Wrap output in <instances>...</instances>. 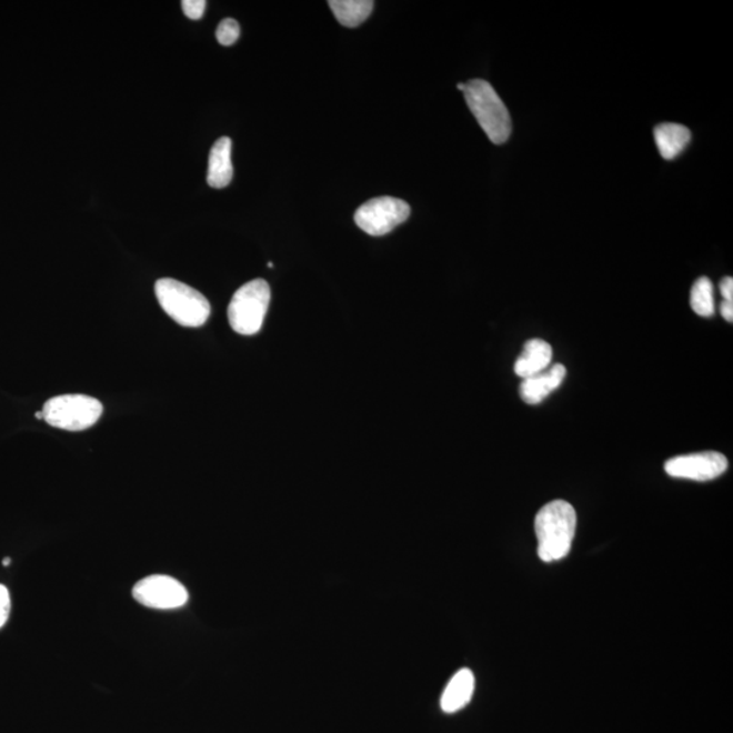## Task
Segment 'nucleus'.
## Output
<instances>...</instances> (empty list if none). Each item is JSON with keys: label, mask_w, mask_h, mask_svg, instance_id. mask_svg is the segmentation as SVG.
I'll list each match as a JSON object with an SVG mask.
<instances>
[{"label": "nucleus", "mask_w": 733, "mask_h": 733, "mask_svg": "<svg viewBox=\"0 0 733 733\" xmlns=\"http://www.w3.org/2000/svg\"><path fill=\"white\" fill-rule=\"evenodd\" d=\"M576 511L564 500H554L542 506L535 518L538 555L545 562L559 561L571 552L576 534Z\"/></svg>", "instance_id": "f257e3e1"}, {"label": "nucleus", "mask_w": 733, "mask_h": 733, "mask_svg": "<svg viewBox=\"0 0 733 733\" xmlns=\"http://www.w3.org/2000/svg\"><path fill=\"white\" fill-rule=\"evenodd\" d=\"M463 94L469 109L491 142L505 143L512 132L511 116L492 84L482 79H473L466 83Z\"/></svg>", "instance_id": "f03ea898"}, {"label": "nucleus", "mask_w": 733, "mask_h": 733, "mask_svg": "<svg viewBox=\"0 0 733 733\" xmlns=\"http://www.w3.org/2000/svg\"><path fill=\"white\" fill-rule=\"evenodd\" d=\"M155 295L164 313L181 327H203L211 315V304L203 293L179 280L169 278L158 280Z\"/></svg>", "instance_id": "7ed1b4c3"}, {"label": "nucleus", "mask_w": 733, "mask_h": 733, "mask_svg": "<svg viewBox=\"0 0 733 733\" xmlns=\"http://www.w3.org/2000/svg\"><path fill=\"white\" fill-rule=\"evenodd\" d=\"M271 303V289L265 280L255 279L241 287L229 304V322L235 333L253 335L260 332Z\"/></svg>", "instance_id": "20e7f679"}, {"label": "nucleus", "mask_w": 733, "mask_h": 733, "mask_svg": "<svg viewBox=\"0 0 733 733\" xmlns=\"http://www.w3.org/2000/svg\"><path fill=\"white\" fill-rule=\"evenodd\" d=\"M42 414L49 425L64 431H84L100 420L103 406L93 396L66 394L46 402Z\"/></svg>", "instance_id": "39448f33"}, {"label": "nucleus", "mask_w": 733, "mask_h": 733, "mask_svg": "<svg viewBox=\"0 0 733 733\" xmlns=\"http://www.w3.org/2000/svg\"><path fill=\"white\" fill-rule=\"evenodd\" d=\"M411 217V207L401 199L376 198L366 201L354 212L358 228L372 237L389 234Z\"/></svg>", "instance_id": "423d86ee"}, {"label": "nucleus", "mask_w": 733, "mask_h": 733, "mask_svg": "<svg viewBox=\"0 0 733 733\" xmlns=\"http://www.w3.org/2000/svg\"><path fill=\"white\" fill-rule=\"evenodd\" d=\"M134 601L145 608L157 610H173L187 604L189 594L179 580L164 574H152L134 584L132 590Z\"/></svg>", "instance_id": "0eeeda50"}, {"label": "nucleus", "mask_w": 733, "mask_h": 733, "mask_svg": "<svg viewBox=\"0 0 733 733\" xmlns=\"http://www.w3.org/2000/svg\"><path fill=\"white\" fill-rule=\"evenodd\" d=\"M726 469H729V461L716 451L675 456L664 464L665 473L674 479L700 482L716 480L726 472Z\"/></svg>", "instance_id": "6e6552de"}, {"label": "nucleus", "mask_w": 733, "mask_h": 733, "mask_svg": "<svg viewBox=\"0 0 733 733\" xmlns=\"http://www.w3.org/2000/svg\"><path fill=\"white\" fill-rule=\"evenodd\" d=\"M566 376V369L562 364L550 365L540 374L525 378L521 384V396L529 405H538L554 390L561 386Z\"/></svg>", "instance_id": "1a4fd4ad"}, {"label": "nucleus", "mask_w": 733, "mask_h": 733, "mask_svg": "<svg viewBox=\"0 0 733 733\" xmlns=\"http://www.w3.org/2000/svg\"><path fill=\"white\" fill-rule=\"evenodd\" d=\"M553 348L549 342L534 339L525 342L521 357L515 363V374L525 379L545 371L552 365Z\"/></svg>", "instance_id": "9d476101"}, {"label": "nucleus", "mask_w": 733, "mask_h": 733, "mask_svg": "<svg viewBox=\"0 0 733 733\" xmlns=\"http://www.w3.org/2000/svg\"><path fill=\"white\" fill-rule=\"evenodd\" d=\"M231 139L220 138L212 145L210 161H208V185L215 189H223L229 185L234 175V168L231 163Z\"/></svg>", "instance_id": "9b49d317"}, {"label": "nucleus", "mask_w": 733, "mask_h": 733, "mask_svg": "<svg viewBox=\"0 0 733 733\" xmlns=\"http://www.w3.org/2000/svg\"><path fill=\"white\" fill-rule=\"evenodd\" d=\"M474 675L473 672L463 669L458 671L444 689L440 706L445 713H455L466 706L472 700L474 693Z\"/></svg>", "instance_id": "f8f14e48"}, {"label": "nucleus", "mask_w": 733, "mask_h": 733, "mask_svg": "<svg viewBox=\"0 0 733 733\" xmlns=\"http://www.w3.org/2000/svg\"><path fill=\"white\" fill-rule=\"evenodd\" d=\"M690 139H692V132L681 124L665 122V124L655 128V142L660 155L667 159V161L682 154L690 143Z\"/></svg>", "instance_id": "ddd939ff"}, {"label": "nucleus", "mask_w": 733, "mask_h": 733, "mask_svg": "<svg viewBox=\"0 0 733 733\" xmlns=\"http://www.w3.org/2000/svg\"><path fill=\"white\" fill-rule=\"evenodd\" d=\"M329 6L338 21L347 28L359 27L374 10L371 0H330Z\"/></svg>", "instance_id": "4468645a"}, {"label": "nucleus", "mask_w": 733, "mask_h": 733, "mask_svg": "<svg viewBox=\"0 0 733 733\" xmlns=\"http://www.w3.org/2000/svg\"><path fill=\"white\" fill-rule=\"evenodd\" d=\"M690 304L695 314L700 317H712L716 304H714V291L712 281L707 278H700L695 281L692 295H690Z\"/></svg>", "instance_id": "2eb2a0df"}, {"label": "nucleus", "mask_w": 733, "mask_h": 733, "mask_svg": "<svg viewBox=\"0 0 733 733\" xmlns=\"http://www.w3.org/2000/svg\"><path fill=\"white\" fill-rule=\"evenodd\" d=\"M241 28L240 23L232 18H225L222 22L219 23L217 29V39L219 44L224 47H230L240 39Z\"/></svg>", "instance_id": "dca6fc26"}, {"label": "nucleus", "mask_w": 733, "mask_h": 733, "mask_svg": "<svg viewBox=\"0 0 733 733\" xmlns=\"http://www.w3.org/2000/svg\"><path fill=\"white\" fill-rule=\"evenodd\" d=\"M181 6L188 18L198 21L204 14L207 2L205 0H182Z\"/></svg>", "instance_id": "f3484780"}, {"label": "nucleus", "mask_w": 733, "mask_h": 733, "mask_svg": "<svg viewBox=\"0 0 733 733\" xmlns=\"http://www.w3.org/2000/svg\"><path fill=\"white\" fill-rule=\"evenodd\" d=\"M11 609L10 592L3 584H0V629L6 625L9 620Z\"/></svg>", "instance_id": "a211bd4d"}, {"label": "nucleus", "mask_w": 733, "mask_h": 733, "mask_svg": "<svg viewBox=\"0 0 733 733\" xmlns=\"http://www.w3.org/2000/svg\"><path fill=\"white\" fill-rule=\"evenodd\" d=\"M721 295L724 301L733 302V280L732 278H724L720 283Z\"/></svg>", "instance_id": "6ab92c4d"}, {"label": "nucleus", "mask_w": 733, "mask_h": 733, "mask_svg": "<svg viewBox=\"0 0 733 733\" xmlns=\"http://www.w3.org/2000/svg\"><path fill=\"white\" fill-rule=\"evenodd\" d=\"M721 315L724 317L725 321H733V302L724 301L720 305Z\"/></svg>", "instance_id": "aec40b11"}, {"label": "nucleus", "mask_w": 733, "mask_h": 733, "mask_svg": "<svg viewBox=\"0 0 733 733\" xmlns=\"http://www.w3.org/2000/svg\"><path fill=\"white\" fill-rule=\"evenodd\" d=\"M456 88L458 90L464 91V88H466V83H458Z\"/></svg>", "instance_id": "412c9836"}, {"label": "nucleus", "mask_w": 733, "mask_h": 733, "mask_svg": "<svg viewBox=\"0 0 733 733\" xmlns=\"http://www.w3.org/2000/svg\"><path fill=\"white\" fill-rule=\"evenodd\" d=\"M3 565H4V566H9V565H10V559H6V560H3Z\"/></svg>", "instance_id": "4be33fe9"}]
</instances>
